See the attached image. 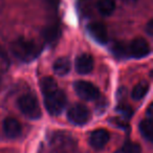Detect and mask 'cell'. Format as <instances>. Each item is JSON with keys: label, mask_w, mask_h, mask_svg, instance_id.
<instances>
[{"label": "cell", "mask_w": 153, "mask_h": 153, "mask_svg": "<svg viewBox=\"0 0 153 153\" xmlns=\"http://www.w3.org/2000/svg\"><path fill=\"white\" fill-rule=\"evenodd\" d=\"M128 53L129 56L136 59H140L150 53V46L149 43L144 38H136L131 41L128 46Z\"/></svg>", "instance_id": "8992f818"}, {"label": "cell", "mask_w": 153, "mask_h": 153, "mask_svg": "<svg viewBox=\"0 0 153 153\" xmlns=\"http://www.w3.org/2000/svg\"><path fill=\"white\" fill-rule=\"evenodd\" d=\"M43 1L51 9H57L60 4V0H43Z\"/></svg>", "instance_id": "ffe728a7"}, {"label": "cell", "mask_w": 153, "mask_h": 153, "mask_svg": "<svg viewBox=\"0 0 153 153\" xmlns=\"http://www.w3.org/2000/svg\"><path fill=\"white\" fill-rule=\"evenodd\" d=\"M67 119L71 124L82 126L88 123L90 119V112L86 106L82 104H74L68 109Z\"/></svg>", "instance_id": "277c9868"}, {"label": "cell", "mask_w": 153, "mask_h": 153, "mask_svg": "<svg viewBox=\"0 0 153 153\" xmlns=\"http://www.w3.org/2000/svg\"><path fill=\"white\" fill-rule=\"evenodd\" d=\"M146 30H147V33H148L149 36H152L153 35V21L152 20H150V21L148 22V24L146 25Z\"/></svg>", "instance_id": "44dd1931"}, {"label": "cell", "mask_w": 153, "mask_h": 153, "mask_svg": "<svg viewBox=\"0 0 153 153\" xmlns=\"http://www.w3.org/2000/svg\"><path fill=\"white\" fill-rule=\"evenodd\" d=\"M74 91L85 101H96L100 98L98 87L87 81H78L74 83Z\"/></svg>", "instance_id": "5b68a950"}, {"label": "cell", "mask_w": 153, "mask_h": 153, "mask_svg": "<svg viewBox=\"0 0 153 153\" xmlns=\"http://www.w3.org/2000/svg\"><path fill=\"white\" fill-rule=\"evenodd\" d=\"M53 68L55 74H58V76H66L70 71V68H71L70 60L66 57L59 58V59H57L55 61Z\"/></svg>", "instance_id": "7c38bea8"}, {"label": "cell", "mask_w": 153, "mask_h": 153, "mask_svg": "<svg viewBox=\"0 0 153 153\" xmlns=\"http://www.w3.org/2000/svg\"><path fill=\"white\" fill-rule=\"evenodd\" d=\"M11 51L18 60L30 62L40 53V48L35 42L24 38L15 40L11 45Z\"/></svg>", "instance_id": "6da1fadb"}, {"label": "cell", "mask_w": 153, "mask_h": 153, "mask_svg": "<svg viewBox=\"0 0 153 153\" xmlns=\"http://www.w3.org/2000/svg\"><path fill=\"white\" fill-rule=\"evenodd\" d=\"M113 53L114 55H117L120 58L128 57V46H126L125 44H122V43H117L113 47Z\"/></svg>", "instance_id": "d6986e66"}, {"label": "cell", "mask_w": 153, "mask_h": 153, "mask_svg": "<svg viewBox=\"0 0 153 153\" xmlns=\"http://www.w3.org/2000/svg\"><path fill=\"white\" fill-rule=\"evenodd\" d=\"M53 144L59 152H69L74 148V142L69 135H64L63 133H58L53 136Z\"/></svg>", "instance_id": "8fae6325"}, {"label": "cell", "mask_w": 153, "mask_h": 153, "mask_svg": "<svg viewBox=\"0 0 153 153\" xmlns=\"http://www.w3.org/2000/svg\"><path fill=\"white\" fill-rule=\"evenodd\" d=\"M67 99L62 90L57 88L53 91L44 94L45 108L51 115H59L65 108Z\"/></svg>", "instance_id": "7a4b0ae2"}, {"label": "cell", "mask_w": 153, "mask_h": 153, "mask_svg": "<svg viewBox=\"0 0 153 153\" xmlns=\"http://www.w3.org/2000/svg\"><path fill=\"white\" fill-rule=\"evenodd\" d=\"M40 88H41V91H42L43 96L44 94H47L49 92L53 91L58 88L57 85V82L51 78V76H45L41 80L40 82Z\"/></svg>", "instance_id": "e0dca14e"}, {"label": "cell", "mask_w": 153, "mask_h": 153, "mask_svg": "<svg viewBox=\"0 0 153 153\" xmlns=\"http://www.w3.org/2000/svg\"><path fill=\"white\" fill-rule=\"evenodd\" d=\"M94 66V60L89 53H82L76 59V70L80 74H87L91 72Z\"/></svg>", "instance_id": "ba28073f"}, {"label": "cell", "mask_w": 153, "mask_h": 153, "mask_svg": "<svg viewBox=\"0 0 153 153\" xmlns=\"http://www.w3.org/2000/svg\"><path fill=\"white\" fill-rule=\"evenodd\" d=\"M60 36V27L58 24H51V25L45 27L43 30V38L48 43H53L58 40Z\"/></svg>", "instance_id": "9a60e30c"}, {"label": "cell", "mask_w": 153, "mask_h": 153, "mask_svg": "<svg viewBox=\"0 0 153 153\" xmlns=\"http://www.w3.org/2000/svg\"><path fill=\"white\" fill-rule=\"evenodd\" d=\"M99 13L102 16H110L115 10V2L113 0H100L97 4Z\"/></svg>", "instance_id": "5bb4252c"}, {"label": "cell", "mask_w": 153, "mask_h": 153, "mask_svg": "<svg viewBox=\"0 0 153 153\" xmlns=\"http://www.w3.org/2000/svg\"><path fill=\"white\" fill-rule=\"evenodd\" d=\"M140 131L142 133L143 137H145L147 140H152L153 136V117H147L145 120H143L140 124Z\"/></svg>", "instance_id": "4fadbf2b"}, {"label": "cell", "mask_w": 153, "mask_h": 153, "mask_svg": "<svg viewBox=\"0 0 153 153\" xmlns=\"http://www.w3.org/2000/svg\"><path fill=\"white\" fill-rule=\"evenodd\" d=\"M87 30L89 35L92 37L94 40H96L100 44H105L108 41V33L107 28L101 22H91L88 24Z\"/></svg>", "instance_id": "52a82bcc"}, {"label": "cell", "mask_w": 153, "mask_h": 153, "mask_svg": "<svg viewBox=\"0 0 153 153\" xmlns=\"http://www.w3.org/2000/svg\"><path fill=\"white\" fill-rule=\"evenodd\" d=\"M110 138V134L105 129H97L90 134L89 143L92 148L94 149H103L107 145Z\"/></svg>", "instance_id": "9c48e42d"}, {"label": "cell", "mask_w": 153, "mask_h": 153, "mask_svg": "<svg viewBox=\"0 0 153 153\" xmlns=\"http://www.w3.org/2000/svg\"><path fill=\"white\" fill-rule=\"evenodd\" d=\"M149 90V83L147 81H140L134 86L132 90V98L136 101H140L147 94Z\"/></svg>", "instance_id": "2e32d148"}, {"label": "cell", "mask_w": 153, "mask_h": 153, "mask_svg": "<svg viewBox=\"0 0 153 153\" xmlns=\"http://www.w3.org/2000/svg\"><path fill=\"white\" fill-rule=\"evenodd\" d=\"M120 153H142V149L136 143H126L120 150Z\"/></svg>", "instance_id": "ac0fdd59"}, {"label": "cell", "mask_w": 153, "mask_h": 153, "mask_svg": "<svg viewBox=\"0 0 153 153\" xmlns=\"http://www.w3.org/2000/svg\"><path fill=\"white\" fill-rule=\"evenodd\" d=\"M18 107L25 117L32 120H37L41 117V107L35 96L26 94L18 99Z\"/></svg>", "instance_id": "3957f363"}, {"label": "cell", "mask_w": 153, "mask_h": 153, "mask_svg": "<svg viewBox=\"0 0 153 153\" xmlns=\"http://www.w3.org/2000/svg\"><path fill=\"white\" fill-rule=\"evenodd\" d=\"M3 131L10 138H16L21 134V124L14 117H7L3 122Z\"/></svg>", "instance_id": "30bf717a"}]
</instances>
